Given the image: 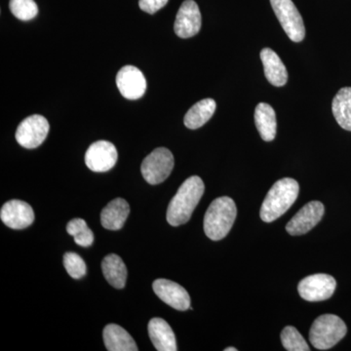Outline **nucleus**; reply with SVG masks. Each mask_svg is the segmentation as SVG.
I'll list each match as a JSON object with an SVG mask.
<instances>
[{
	"label": "nucleus",
	"mask_w": 351,
	"mask_h": 351,
	"mask_svg": "<svg viewBox=\"0 0 351 351\" xmlns=\"http://www.w3.org/2000/svg\"><path fill=\"white\" fill-rule=\"evenodd\" d=\"M11 12L17 19L29 21L36 17L38 7L34 0H10Z\"/></svg>",
	"instance_id": "obj_25"
},
{
	"label": "nucleus",
	"mask_w": 351,
	"mask_h": 351,
	"mask_svg": "<svg viewBox=\"0 0 351 351\" xmlns=\"http://www.w3.org/2000/svg\"><path fill=\"white\" fill-rule=\"evenodd\" d=\"M324 205L320 201H311L293 217L286 226V230L289 234L295 237L306 234L319 223L324 216Z\"/></svg>",
	"instance_id": "obj_9"
},
{
	"label": "nucleus",
	"mask_w": 351,
	"mask_h": 351,
	"mask_svg": "<svg viewBox=\"0 0 351 351\" xmlns=\"http://www.w3.org/2000/svg\"><path fill=\"white\" fill-rule=\"evenodd\" d=\"M201 29V13L199 7L193 0L182 2L177 17L174 31L179 38H189L196 36Z\"/></svg>",
	"instance_id": "obj_11"
},
{
	"label": "nucleus",
	"mask_w": 351,
	"mask_h": 351,
	"mask_svg": "<svg viewBox=\"0 0 351 351\" xmlns=\"http://www.w3.org/2000/svg\"><path fill=\"white\" fill-rule=\"evenodd\" d=\"M49 123L43 115L34 114L21 122L16 131V140L25 149L39 147L49 133Z\"/></svg>",
	"instance_id": "obj_7"
},
{
	"label": "nucleus",
	"mask_w": 351,
	"mask_h": 351,
	"mask_svg": "<svg viewBox=\"0 0 351 351\" xmlns=\"http://www.w3.org/2000/svg\"><path fill=\"white\" fill-rule=\"evenodd\" d=\"M217 104L213 99H204L189 108L184 117V125L191 130L206 124L216 112Z\"/></svg>",
	"instance_id": "obj_20"
},
{
	"label": "nucleus",
	"mask_w": 351,
	"mask_h": 351,
	"mask_svg": "<svg viewBox=\"0 0 351 351\" xmlns=\"http://www.w3.org/2000/svg\"><path fill=\"white\" fill-rule=\"evenodd\" d=\"M261 60L263 62L267 82L274 86H284L287 83L288 73L280 57L270 48H265L261 51Z\"/></svg>",
	"instance_id": "obj_15"
},
{
	"label": "nucleus",
	"mask_w": 351,
	"mask_h": 351,
	"mask_svg": "<svg viewBox=\"0 0 351 351\" xmlns=\"http://www.w3.org/2000/svg\"><path fill=\"white\" fill-rule=\"evenodd\" d=\"M117 147L108 141H98L90 145L85 154V163L93 172H107L117 161Z\"/></svg>",
	"instance_id": "obj_10"
},
{
	"label": "nucleus",
	"mask_w": 351,
	"mask_h": 351,
	"mask_svg": "<svg viewBox=\"0 0 351 351\" xmlns=\"http://www.w3.org/2000/svg\"><path fill=\"white\" fill-rule=\"evenodd\" d=\"M117 85L120 93L128 100L142 98L147 90V80L142 71L133 66H125L117 75Z\"/></svg>",
	"instance_id": "obj_12"
},
{
	"label": "nucleus",
	"mask_w": 351,
	"mask_h": 351,
	"mask_svg": "<svg viewBox=\"0 0 351 351\" xmlns=\"http://www.w3.org/2000/svg\"><path fill=\"white\" fill-rule=\"evenodd\" d=\"M237 209L234 201L228 196L217 198L208 208L204 217V232L208 239L219 241L232 230Z\"/></svg>",
	"instance_id": "obj_3"
},
{
	"label": "nucleus",
	"mask_w": 351,
	"mask_h": 351,
	"mask_svg": "<svg viewBox=\"0 0 351 351\" xmlns=\"http://www.w3.org/2000/svg\"><path fill=\"white\" fill-rule=\"evenodd\" d=\"M270 3L288 38L294 43L304 40L306 27L294 2L292 0H270Z\"/></svg>",
	"instance_id": "obj_6"
},
{
	"label": "nucleus",
	"mask_w": 351,
	"mask_h": 351,
	"mask_svg": "<svg viewBox=\"0 0 351 351\" xmlns=\"http://www.w3.org/2000/svg\"><path fill=\"white\" fill-rule=\"evenodd\" d=\"M0 218L4 225L12 230H24L34 223V212L25 201L14 199L2 206Z\"/></svg>",
	"instance_id": "obj_13"
},
{
	"label": "nucleus",
	"mask_w": 351,
	"mask_h": 351,
	"mask_svg": "<svg viewBox=\"0 0 351 351\" xmlns=\"http://www.w3.org/2000/svg\"><path fill=\"white\" fill-rule=\"evenodd\" d=\"M168 1L169 0H138V6L144 12L154 14L163 8Z\"/></svg>",
	"instance_id": "obj_27"
},
{
	"label": "nucleus",
	"mask_w": 351,
	"mask_h": 351,
	"mask_svg": "<svg viewBox=\"0 0 351 351\" xmlns=\"http://www.w3.org/2000/svg\"><path fill=\"white\" fill-rule=\"evenodd\" d=\"M332 114L341 128L351 132V87H343L332 103Z\"/></svg>",
	"instance_id": "obj_22"
},
{
	"label": "nucleus",
	"mask_w": 351,
	"mask_h": 351,
	"mask_svg": "<svg viewBox=\"0 0 351 351\" xmlns=\"http://www.w3.org/2000/svg\"><path fill=\"white\" fill-rule=\"evenodd\" d=\"M255 123L261 138L271 142L276 136L277 121L274 108L269 104L260 103L255 110Z\"/></svg>",
	"instance_id": "obj_19"
},
{
	"label": "nucleus",
	"mask_w": 351,
	"mask_h": 351,
	"mask_svg": "<svg viewBox=\"0 0 351 351\" xmlns=\"http://www.w3.org/2000/svg\"><path fill=\"white\" fill-rule=\"evenodd\" d=\"M152 288L157 297L173 308L184 311L191 307V297L179 284L167 279H157Z\"/></svg>",
	"instance_id": "obj_14"
},
{
	"label": "nucleus",
	"mask_w": 351,
	"mask_h": 351,
	"mask_svg": "<svg viewBox=\"0 0 351 351\" xmlns=\"http://www.w3.org/2000/svg\"><path fill=\"white\" fill-rule=\"evenodd\" d=\"M346 323L334 314H323L314 321L309 331V341L316 350H327L345 338Z\"/></svg>",
	"instance_id": "obj_4"
},
{
	"label": "nucleus",
	"mask_w": 351,
	"mask_h": 351,
	"mask_svg": "<svg viewBox=\"0 0 351 351\" xmlns=\"http://www.w3.org/2000/svg\"><path fill=\"white\" fill-rule=\"evenodd\" d=\"M104 276L112 287L123 289L127 280V267L122 258L115 254H110L101 262Z\"/></svg>",
	"instance_id": "obj_21"
},
{
	"label": "nucleus",
	"mask_w": 351,
	"mask_h": 351,
	"mask_svg": "<svg viewBox=\"0 0 351 351\" xmlns=\"http://www.w3.org/2000/svg\"><path fill=\"white\" fill-rule=\"evenodd\" d=\"M66 232L75 237L76 244L82 247H89L93 244L94 234L82 219H73L66 226Z\"/></svg>",
	"instance_id": "obj_23"
},
{
	"label": "nucleus",
	"mask_w": 351,
	"mask_h": 351,
	"mask_svg": "<svg viewBox=\"0 0 351 351\" xmlns=\"http://www.w3.org/2000/svg\"><path fill=\"white\" fill-rule=\"evenodd\" d=\"M204 182L198 176L189 177L182 182L171 200L167 209V221L172 226L188 223L204 193Z\"/></svg>",
	"instance_id": "obj_1"
},
{
	"label": "nucleus",
	"mask_w": 351,
	"mask_h": 351,
	"mask_svg": "<svg viewBox=\"0 0 351 351\" xmlns=\"http://www.w3.org/2000/svg\"><path fill=\"white\" fill-rule=\"evenodd\" d=\"M174 164L172 152L165 147H158L145 157L141 171L143 177L149 184H158L169 177Z\"/></svg>",
	"instance_id": "obj_5"
},
{
	"label": "nucleus",
	"mask_w": 351,
	"mask_h": 351,
	"mask_svg": "<svg viewBox=\"0 0 351 351\" xmlns=\"http://www.w3.org/2000/svg\"><path fill=\"white\" fill-rule=\"evenodd\" d=\"M281 341H282L284 348L288 351L311 350L306 339L302 338L300 332L293 326L284 328L281 332Z\"/></svg>",
	"instance_id": "obj_24"
},
{
	"label": "nucleus",
	"mask_w": 351,
	"mask_h": 351,
	"mask_svg": "<svg viewBox=\"0 0 351 351\" xmlns=\"http://www.w3.org/2000/svg\"><path fill=\"white\" fill-rule=\"evenodd\" d=\"M225 351H237V348H226Z\"/></svg>",
	"instance_id": "obj_28"
},
{
	"label": "nucleus",
	"mask_w": 351,
	"mask_h": 351,
	"mask_svg": "<svg viewBox=\"0 0 351 351\" xmlns=\"http://www.w3.org/2000/svg\"><path fill=\"white\" fill-rule=\"evenodd\" d=\"M130 214V206L123 198H115L104 208L101 213V223L110 230H121Z\"/></svg>",
	"instance_id": "obj_17"
},
{
	"label": "nucleus",
	"mask_w": 351,
	"mask_h": 351,
	"mask_svg": "<svg viewBox=\"0 0 351 351\" xmlns=\"http://www.w3.org/2000/svg\"><path fill=\"white\" fill-rule=\"evenodd\" d=\"M64 265L71 277L75 279L82 278L86 274V265L77 254L69 252L64 254Z\"/></svg>",
	"instance_id": "obj_26"
},
{
	"label": "nucleus",
	"mask_w": 351,
	"mask_h": 351,
	"mask_svg": "<svg viewBox=\"0 0 351 351\" xmlns=\"http://www.w3.org/2000/svg\"><path fill=\"white\" fill-rule=\"evenodd\" d=\"M104 343L108 351H138L131 335L117 324H108L104 329Z\"/></svg>",
	"instance_id": "obj_18"
},
{
	"label": "nucleus",
	"mask_w": 351,
	"mask_h": 351,
	"mask_svg": "<svg viewBox=\"0 0 351 351\" xmlns=\"http://www.w3.org/2000/svg\"><path fill=\"white\" fill-rule=\"evenodd\" d=\"M149 338L154 348L158 351H177V343L174 332L170 325L162 318H152L149 321Z\"/></svg>",
	"instance_id": "obj_16"
},
{
	"label": "nucleus",
	"mask_w": 351,
	"mask_h": 351,
	"mask_svg": "<svg viewBox=\"0 0 351 351\" xmlns=\"http://www.w3.org/2000/svg\"><path fill=\"white\" fill-rule=\"evenodd\" d=\"M337 282L329 274H317L302 279L298 291L302 299L308 302L326 301L334 295Z\"/></svg>",
	"instance_id": "obj_8"
},
{
	"label": "nucleus",
	"mask_w": 351,
	"mask_h": 351,
	"mask_svg": "<svg viewBox=\"0 0 351 351\" xmlns=\"http://www.w3.org/2000/svg\"><path fill=\"white\" fill-rule=\"evenodd\" d=\"M300 186L291 178L279 180L269 189L261 208V219L271 223L280 218L294 204L299 195Z\"/></svg>",
	"instance_id": "obj_2"
}]
</instances>
